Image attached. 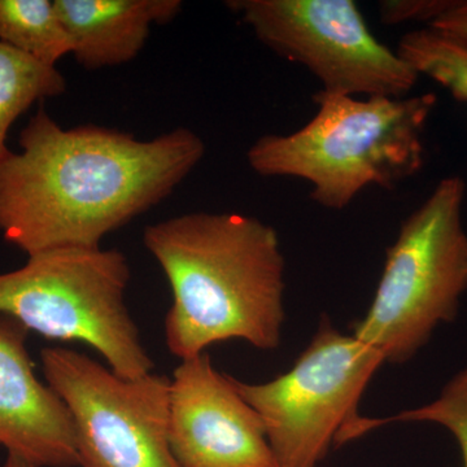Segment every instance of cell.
Instances as JSON below:
<instances>
[{
  "label": "cell",
  "instance_id": "11",
  "mask_svg": "<svg viewBox=\"0 0 467 467\" xmlns=\"http://www.w3.org/2000/svg\"><path fill=\"white\" fill-rule=\"evenodd\" d=\"M77 63L88 70L119 67L143 50L153 26L173 21L181 0H55Z\"/></svg>",
  "mask_w": 467,
  "mask_h": 467
},
{
  "label": "cell",
  "instance_id": "10",
  "mask_svg": "<svg viewBox=\"0 0 467 467\" xmlns=\"http://www.w3.org/2000/svg\"><path fill=\"white\" fill-rule=\"evenodd\" d=\"M29 330L0 315V445L36 467H77L76 432L64 401L36 376Z\"/></svg>",
  "mask_w": 467,
  "mask_h": 467
},
{
  "label": "cell",
  "instance_id": "9",
  "mask_svg": "<svg viewBox=\"0 0 467 467\" xmlns=\"http://www.w3.org/2000/svg\"><path fill=\"white\" fill-rule=\"evenodd\" d=\"M168 439L178 467H278L259 413L208 352L174 370Z\"/></svg>",
  "mask_w": 467,
  "mask_h": 467
},
{
  "label": "cell",
  "instance_id": "3",
  "mask_svg": "<svg viewBox=\"0 0 467 467\" xmlns=\"http://www.w3.org/2000/svg\"><path fill=\"white\" fill-rule=\"evenodd\" d=\"M313 99L317 112L303 128L264 135L248 149L254 173L306 181L316 204L342 211L362 190H391L422 169L435 94L356 98L319 90Z\"/></svg>",
  "mask_w": 467,
  "mask_h": 467
},
{
  "label": "cell",
  "instance_id": "8",
  "mask_svg": "<svg viewBox=\"0 0 467 467\" xmlns=\"http://www.w3.org/2000/svg\"><path fill=\"white\" fill-rule=\"evenodd\" d=\"M41 361L72 417L79 467H178L168 439L171 379H124L61 347L43 349Z\"/></svg>",
  "mask_w": 467,
  "mask_h": 467
},
{
  "label": "cell",
  "instance_id": "6",
  "mask_svg": "<svg viewBox=\"0 0 467 467\" xmlns=\"http://www.w3.org/2000/svg\"><path fill=\"white\" fill-rule=\"evenodd\" d=\"M382 353L324 317L294 367L270 382L232 377L239 395L259 413L278 467H318L384 364Z\"/></svg>",
  "mask_w": 467,
  "mask_h": 467
},
{
  "label": "cell",
  "instance_id": "18",
  "mask_svg": "<svg viewBox=\"0 0 467 467\" xmlns=\"http://www.w3.org/2000/svg\"><path fill=\"white\" fill-rule=\"evenodd\" d=\"M3 467H36L32 463L26 462V460L20 459V457L15 456V454H8L7 460H5V466Z\"/></svg>",
  "mask_w": 467,
  "mask_h": 467
},
{
  "label": "cell",
  "instance_id": "15",
  "mask_svg": "<svg viewBox=\"0 0 467 467\" xmlns=\"http://www.w3.org/2000/svg\"><path fill=\"white\" fill-rule=\"evenodd\" d=\"M395 422H432L445 427L456 439L463 467H467V367L451 378L436 400L398 416L374 418L370 425L378 429Z\"/></svg>",
  "mask_w": 467,
  "mask_h": 467
},
{
  "label": "cell",
  "instance_id": "12",
  "mask_svg": "<svg viewBox=\"0 0 467 467\" xmlns=\"http://www.w3.org/2000/svg\"><path fill=\"white\" fill-rule=\"evenodd\" d=\"M67 81L57 67L46 66L0 42V160L8 149L9 130L34 104L60 97Z\"/></svg>",
  "mask_w": 467,
  "mask_h": 467
},
{
  "label": "cell",
  "instance_id": "16",
  "mask_svg": "<svg viewBox=\"0 0 467 467\" xmlns=\"http://www.w3.org/2000/svg\"><path fill=\"white\" fill-rule=\"evenodd\" d=\"M451 0H384L380 2V20L387 26H399L402 23H432Z\"/></svg>",
  "mask_w": 467,
  "mask_h": 467
},
{
  "label": "cell",
  "instance_id": "7",
  "mask_svg": "<svg viewBox=\"0 0 467 467\" xmlns=\"http://www.w3.org/2000/svg\"><path fill=\"white\" fill-rule=\"evenodd\" d=\"M226 7L265 47L309 70L327 94L404 98L420 79L378 41L352 0H229Z\"/></svg>",
  "mask_w": 467,
  "mask_h": 467
},
{
  "label": "cell",
  "instance_id": "17",
  "mask_svg": "<svg viewBox=\"0 0 467 467\" xmlns=\"http://www.w3.org/2000/svg\"><path fill=\"white\" fill-rule=\"evenodd\" d=\"M429 27L453 36L467 45V0H451V5Z\"/></svg>",
  "mask_w": 467,
  "mask_h": 467
},
{
  "label": "cell",
  "instance_id": "13",
  "mask_svg": "<svg viewBox=\"0 0 467 467\" xmlns=\"http://www.w3.org/2000/svg\"><path fill=\"white\" fill-rule=\"evenodd\" d=\"M0 42L51 67L73 48L55 0H0Z\"/></svg>",
  "mask_w": 467,
  "mask_h": 467
},
{
  "label": "cell",
  "instance_id": "1",
  "mask_svg": "<svg viewBox=\"0 0 467 467\" xmlns=\"http://www.w3.org/2000/svg\"><path fill=\"white\" fill-rule=\"evenodd\" d=\"M18 146L0 160V233L27 256L100 248L171 196L205 155L189 128L144 140L106 126L63 128L43 106Z\"/></svg>",
  "mask_w": 467,
  "mask_h": 467
},
{
  "label": "cell",
  "instance_id": "5",
  "mask_svg": "<svg viewBox=\"0 0 467 467\" xmlns=\"http://www.w3.org/2000/svg\"><path fill=\"white\" fill-rule=\"evenodd\" d=\"M130 266L122 252L57 248L0 275V315L50 340L88 344L124 379L153 373L126 306Z\"/></svg>",
  "mask_w": 467,
  "mask_h": 467
},
{
  "label": "cell",
  "instance_id": "2",
  "mask_svg": "<svg viewBox=\"0 0 467 467\" xmlns=\"http://www.w3.org/2000/svg\"><path fill=\"white\" fill-rule=\"evenodd\" d=\"M143 244L173 294L164 322L171 355L183 361L229 340L278 348L285 263L275 227L234 212H192L147 226Z\"/></svg>",
  "mask_w": 467,
  "mask_h": 467
},
{
  "label": "cell",
  "instance_id": "4",
  "mask_svg": "<svg viewBox=\"0 0 467 467\" xmlns=\"http://www.w3.org/2000/svg\"><path fill=\"white\" fill-rule=\"evenodd\" d=\"M465 195L462 178L441 180L387 250L376 296L352 334L386 362L409 361L439 325L459 315L467 291Z\"/></svg>",
  "mask_w": 467,
  "mask_h": 467
},
{
  "label": "cell",
  "instance_id": "14",
  "mask_svg": "<svg viewBox=\"0 0 467 467\" xmlns=\"http://www.w3.org/2000/svg\"><path fill=\"white\" fill-rule=\"evenodd\" d=\"M396 52L418 76L429 77L454 99L467 103L466 43L426 27L402 36Z\"/></svg>",
  "mask_w": 467,
  "mask_h": 467
}]
</instances>
